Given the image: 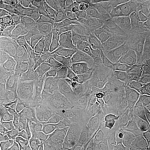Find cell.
<instances>
[{"label": "cell", "instance_id": "obj_1", "mask_svg": "<svg viewBox=\"0 0 150 150\" xmlns=\"http://www.w3.org/2000/svg\"><path fill=\"white\" fill-rule=\"evenodd\" d=\"M37 91L32 81L23 75L0 74V101L10 103L26 116L30 112L33 96Z\"/></svg>", "mask_w": 150, "mask_h": 150}, {"label": "cell", "instance_id": "obj_24", "mask_svg": "<svg viewBox=\"0 0 150 150\" xmlns=\"http://www.w3.org/2000/svg\"><path fill=\"white\" fill-rule=\"evenodd\" d=\"M74 45L98 46L108 48L111 45V42L109 38L102 35L91 32L83 30H81L78 37L73 42Z\"/></svg>", "mask_w": 150, "mask_h": 150}, {"label": "cell", "instance_id": "obj_18", "mask_svg": "<svg viewBox=\"0 0 150 150\" xmlns=\"http://www.w3.org/2000/svg\"><path fill=\"white\" fill-rule=\"evenodd\" d=\"M147 49L139 51H118L108 47L113 61L120 67L142 61L147 53Z\"/></svg>", "mask_w": 150, "mask_h": 150}, {"label": "cell", "instance_id": "obj_44", "mask_svg": "<svg viewBox=\"0 0 150 150\" xmlns=\"http://www.w3.org/2000/svg\"><path fill=\"white\" fill-rule=\"evenodd\" d=\"M139 136L150 147V126H145L142 132Z\"/></svg>", "mask_w": 150, "mask_h": 150}, {"label": "cell", "instance_id": "obj_7", "mask_svg": "<svg viewBox=\"0 0 150 150\" xmlns=\"http://www.w3.org/2000/svg\"><path fill=\"white\" fill-rule=\"evenodd\" d=\"M41 33L42 47L56 61L58 62L72 52L74 44L64 36L55 32Z\"/></svg>", "mask_w": 150, "mask_h": 150}, {"label": "cell", "instance_id": "obj_51", "mask_svg": "<svg viewBox=\"0 0 150 150\" xmlns=\"http://www.w3.org/2000/svg\"></svg>", "mask_w": 150, "mask_h": 150}, {"label": "cell", "instance_id": "obj_21", "mask_svg": "<svg viewBox=\"0 0 150 150\" xmlns=\"http://www.w3.org/2000/svg\"><path fill=\"white\" fill-rule=\"evenodd\" d=\"M56 106L59 116H62L67 120L70 126L80 115L82 109L71 106L67 98L57 91L56 96Z\"/></svg>", "mask_w": 150, "mask_h": 150}, {"label": "cell", "instance_id": "obj_39", "mask_svg": "<svg viewBox=\"0 0 150 150\" xmlns=\"http://www.w3.org/2000/svg\"><path fill=\"white\" fill-rule=\"evenodd\" d=\"M118 6L121 15L123 18L131 20V6L132 0H115Z\"/></svg>", "mask_w": 150, "mask_h": 150}, {"label": "cell", "instance_id": "obj_33", "mask_svg": "<svg viewBox=\"0 0 150 150\" xmlns=\"http://www.w3.org/2000/svg\"><path fill=\"white\" fill-rule=\"evenodd\" d=\"M63 0H42L39 5L43 11L51 15H59L63 8Z\"/></svg>", "mask_w": 150, "mask_h": 150}, {"label": "cell", "instance_id": "obj_9", "mask_svg": "<svg viewBox=\"0 0 150 150\" xmlns=\"http://www.w3.org/2000/svg\"><path fill=\"white\" fill-rule=\"evenodd\" d=\"M103 106L104 108L111 107L131 115H136L144 112L150 106V100L126 96L119 92L117 95Z\"/></svg>", "mask_w": 150, "mask_h": 150}, {"label": "cell", "instance_id": "obj_27", "mask_svg": "<svg viewBox=\"0 0 150 150\" xmlns=\"http://www.w3.org/2000/svg\"><path fill=\"white\" fill-rule=\"evenodd\" d=\"M32 81L38 91L47 92L50 95L56 105V96L59 90L56 88L51 80L49 71L40 72L33 77Z\"/></svg>", "mask_w": 150, "mask_h": 150}, {"label": "cell", "instance_id": "obj_50", "mask_svg": "<svg viewBox=\"0 0 150 150\" xmlns=\"http://www.w3.org/2000/svg\"></svg>", "mask_w": 150, "mask_h": 150}, {"label": "cell", "instance_id": "obj_45", "mask_svg": "<svg viewBox=\"0 0 150 150\" xmlns=\"http://www.w3.org/2000/svg\"><path fill=\"white\" fill-rule=\"evenodd\" d=\"M142 121L144 127L150 126V106L143 113Z\"/></svg>", "mask_w": 150, "mask_h": 150}, {"label": "cell", "instance_id": "obj_8", "mask_svg": "<svg viewBox=\"0 0 150 150\" xmlns=\"http://www.w3.org/2000/svg\"><path fill=\"white\" fill-rule=\"evenodd\" d=\"M0 38L1 67L16 54L29 50L23 40L22 29L0 35Z\"/></svg>", "mask_w": 150, "mask_h": 150}, {"label": "cell", "instance_id": "obj_6", "mask_svg": "<svg viewBox=\"0 0 150 150\" xmlns=\"http://www.w3.org/2000/svg\"><path fill=\"white\" fill-rule=\"evenodd\" d=\"M57 62L43 47L36 48L32 51L24 64L23 76L32 80L40 72L52 70Z\"/></svg>", "mask_w": 150, "mask_h": 150}, {"label": "cell", "instance_id": "obj_38", "mask_svg": "<svg viewBox=\"0 0 150 150\" xmlns=\"http://www.w3.org/2000/svg\"><path fill=\"white\" fill-rule=\"evenodd\" d=\"M20 29L22 28L16 22L7 18L0 17V35H5Z\"/></svg>", "mask_w": 150, "mask_h": 150}, {"label": "cell", "instance_id": "obj_12", "mask_svg": "<svg viewBox=\"0 0 150 150\" xmlns=\"http://www.w3.org/2000/svg\"><path fill=\"white\" fill-rule=\"evenodd\" d=\"M57 129L56 123H44L33 125L30 139V148L33 150H42L56 139Z\"/></svg>", "mask_w": 150, "mask_h": 150}, {"label": "cell", "instance_id": "obj_32", "mask_svg": "<svg viewBox=\"0 0 150 150\" xmlns=\"http://www.w3.org/2000/svg\"><path fill=\"white\" fill-rule=\"evenodd\" d=\"M30 147V142L17 143L9 139L6 134L0 132V150H23Z\"/></svg>", "mask_w": 150, "mask_h": 150}, {"label": "cell", "instance_id": "obj_42", "mask_svg": "<svg viewBox=\"0 0 150 150\" xmlns=\"http://www.w3.org/2000/svg\"><path fill=\"white\" fill-rule=\"evenodd\" d=\"M147 5L146 0H132L131 6V16L144 9Z\"/></svg>", "mask_w": 150, "mask_h": 150}, {"label": "cell", "instance_id": "obj_31", "mask_svg": "<svg viewBox=\"0 0 150 150\" xmlns=\"http://www.w3.org/2000/svg\"><path fill=\"white\" fill-rule=\"evenodd\" d=\"M136 137L134 134L126 131L114 141L113 150H134Z\"/></svg>", "mask_w": 150, "mask_h": 150}, {"label": "cell", "instance_id": "obj_28", "mask_svg": "<svg viewBox=\"0 0 150 150\" xmlns=\"http://www.w3.org/2000/svg\"><path fill=\"white\" fill-rule=\"evenodd\" d=\"M20 111L8 102L0 101V130H4L12 123Z\"/></svg>", "mask_w": 150, "mask_h": 150}, {"label": "cell", "instance_id": "obj_17", "mask_svg": "<svg viewBox=\"0 0 150 150\" xmlns=\"http://www.w3.org/2000/svg\"><path fill=\"white\" fill-rule=\"evenodd\" d=\"M86 9L88 18L97 31L103 36L109 38L111 40V31L113 25L112 22L97 11L90 0H86Z\"/></svg>", "mask_w": 150, "mask_h": 150}, {"label": "cell", "instance_id": "obj_2", "mask_svg": "<svg viewBox=\"0 0 150 150\" xmlns=\"http://www.w3.org/2000/svg\"><path fill=\"white\" fill-rule=\"evenodd\" d=\"M118 87L119 92L126 96L150 100V91L146 85L142 61L120 69Z\"/></svg>", "mask_w": 150, "mask_h": 150}, {"label": "cell", "instance_id": "obj_15", "mask_svg": "<svg viewBox=\"0 0 150 150\" xmlns=\"http://www.w3.org/2000/svg\"><path fill=\"white\" fill-rule=\"evenodd\" d=\"M90 124L96 126L100 129L102 134V138L109 139L113 141L117 139L125 132L128 131L103 112L98 114Z\"/></svg>", "mask_w": 150, "mask_h": 150}, {"label": "cell", "instance_id": "obj_20", "mask_svg": "<svg viewBox=\"0 0 150 150\" xmlns=\"http://www.w3.org/2000/svg\"><path fill=\"white\" fill-rule=\"evenodd\" d=\"M0 16L12 20L22 28H31L38 30L36 23L28 12L15 9L7 6L0 8Z\"/></svg>", "mask_w": 150, "mask_h": 150}, {"label": "cell", "instance_id": "obj_40", "mask_svg": "<svg viewBox=\"0 0 150 150\" xmlns=\"http://www.w3.org/2000/svg\"><path fill=\"white\" fill-rule=\"evenodd\" d=\"M42 150H76L70 145L67 139H56L53 143L45 147Z\"/></svg>", "mask_w": 150, "mask_h": 150}, {"label": "cell", "instance_id": "obj_47", "mask_svg": "<svg viewBox=\"0 0 150 150\" xmlns=\"http://www.w3.org/2000/svg\"><path fill=\"white\" fill-rule=\"evenodd\" d=\"M142 62L145 66L150 67V49H147V53L142 61Z\"/></svg>", "mask_w": 150, "mask_h": 150}, {"label": "cell", "instance_id": "obj_22", "mask_svg": "<svg viewBox=\"0 0 150 150\" xmlns=\"http://www.w3.org/2000/svg\"><path fill=\"white\" fill-rule=\"evenodd\" d=\"M87 72L80 67L64 72L61 77L59 91L67 98L72 89L83 77Z\"/></svg>", "mask_w": 150, "mask_h": 150}, {"label": "cell", "instance_id": "obj_3", "mask_svg": "<svg viewBox=\"0 0 150 150\" xmlns=\"http://www.w3.org/2000/svg\"><path fill=\"white\" fill-rule=\"evenodd\" d=\"M33 125L57 123L59 114L52 98L47 92L37 91L33 95L32 106L27 116Z\"/></svg>", "mask_w": 150, "mask_h": 150}, {"label": "cell", "instance_id": "obj_19", "mask_svg": "<svg viewBox=\"0 0 150 150\" xmlns=\"http://www.w3.org/2000/svg\"><path fill=\"white\" fill-rule=\"evenodd\" d=\"M132 23L123 17L113 23L111 35V45H117L125 42L134 37Z\"/></svg>", "mask_w": 150, "mask_h": 150}, {"label": "cell", "instance_id": "obj_37", "mask_svg": "<svg viewBox=\"0 0 150 150\" xmlns=\"http://www.w3.org/2000/svg\"><path fill=\"white\" fill-rule=\"evenodd\" d=\"M131 21L133 23H141L150 26V4H147L144 9L131 16Z\"/></svg>", "mask_w": 150, "mask_h": 150}, {"label": "cell", "instance_id": "obj_23", "mask_svg": "<svg viewBox=\"0 0 150 150\" xmlns=\"http://www.w3.org/2000/svg\"><path fill=\"white\" fill-rule=\"evenodd\" d=\"M106 63V62H105ZM105 63L98 67L95 70L90 72L91 79L90 83V96L88 103L97 104L98 103L100 94L101 91L103 82Z\"/></svg>", "mask_w": 150, "mask_h": 150}, {"label": "cell", "instance_id": "obj_5", "mask_svg": "<svg viewBox=\"0 0 150 150\" xmlns=\"http://www.w3.org/2000/svg\"><path fill=\"white\" fill-rule=\"evenodd\" d=\"M120 70V67L113 61L108 51L103 82L98 100L99 104L104 105L118 95Z\"/></svg>", "mask_w": 150, "mask_h": 150}, {"label": "cell", "instance_id": "obj_25", "mask_svg": "<svg viewBox=\"0 0 150 150\" xmlns=\"http://www.w3.org/2000/svg\"><path fill=\"white\" fill-rule=\"evenodd\" d=\"M32 51L26 50L17 54L8 59L1 67V72L23 75L24 64Z\"/></svg>", "mask_w": 150, "mask_h": 150}, {"label": "cell", "instance_id": "obj_11", "mask_svg": "<svg viewBox=\"0 0 150 150\" xmlns=\"http://www.w3.org/2000/svg\"><path fill=\"white\" fill-rule=\"evenodd\" d=\"M33 124L26 115L18 113L15 121L4 130V132L9 139L17 143L30 142L32 134Z\"/></svg>", "mask_w": 150, "mask_h": 150}, {"label": "cell", "instance_id": "obj_10", "mask_svg": "<svg viewBox=\"0 0 150 150\" xmlns=\"http://www.w3.org/2000/svg\"><path fill=\"white\" fill-rule=\"evenodd\" d=\"M102 112L127 131L134 134L140 135L144 130L142 115L144 112L131 115L111 107L105 108Z\"/></svg>", "mask_w": 150, "mask_h": 150}, {"label": "cell", "instance_id": "obj_48", "mask_svg": "<svg viewBox=\"0 0 150 150\" xmlns=\"http://www.w3.org/2000/svg\"><path fill=\"white\" fill-rule=\"evenodd\" d=\"M147 4H150V0H146Z\"/></svg>", "mask_w": 150, "mask_h": 150}, {"label": "cell", "instance_id": "obj_35", "mask_svg": "<svg viewBox=\"0 0 150 150\" xmlns=\"http://www.w3.org/2000/svg\"><path fill=\"white\" fill-rule=\"evenodd\" d=\"M6 2L8 7L28 12L36 6L33 0H6Z\"/></svg>", "mask_w": 150, "mask_h": 150}, {"label": "cell", "instance_id": "obj_41", "mask_svg": "<svg viewBox=\"0 0 150 150\" xmlns=\"http://www.w3.org/2000/svg\"><path fill=\"white\" fill-rule=\"evenodd\" d=\"M114 141L112 139L102 138L91 146L90 150H113Z\"/></svg>", "mask_w": 150, "mask_h": 150}, {"label": "cell", "instance_id": "obj_29", "mask_svg": "<svg viewBox=\"0 0 150 150\" xmlns=\"http://www.w3.org/2000/svg\"><path fill=\"white\" fill-rule=\"evenodd\" d=\"M23 40L28 46L29 50L33 51L42 47V39L40 31L31 28L22 29Z\"/></svg>", "mask_w": 150, "mask_h": 150}, {"label": "cell", "instance_id": "obj_36", "mask_svg": "<svg viewBox=\"0 0 150 150\" xmlns=\"http://www.w3.org/2000/svg\"><path fill=\"white\" fill-rule=\"evenodd\" d=\"M134 37L145 41H150V27L141 23L132 25Z\"/></svg>", "mask_w": 150, "mask_h": 150}, {"label": "cell", "instance_id": "obj_49", "mask_svg": "<svg viewBox=\"0 0 150 150\" xmlns=\"http://www.w3.org/2000/svg\"><path fill=\"white\" fill-rule=\"evenodd\" d=\"M32 150V149H31V148H30V147H28V148H27V149H25V150Z\"/></svg>", "mask_w": 150, "mask_h": 150}, {"label": "cell", "instance_id": "obj_4", "mask_svg": "<svg viewBox=\"0 0 150 150\" xmlns=\"http://www.w3.org/2000/svg\"><path fill=\"white\" fill-rule=\"evenodd\" d=\"M108 48L98 46L74 45L73 54L79 66L91 72L105 63Z\"/></svg>", "mask_w": 150, "mask_h": 150}, {"label": "cell", "instance_id": "obj_34", "mask_svg": "<svg viewBox=\"0 0 150 150\" xmlns=\"http://www.w3.org/2000/svg\"><path fill=\"white\" fill-rule=\"evenodd\" d=\"M66 11L77 16L86 10V0H67L63 4Z\"/></svg>", "mask_w": 150, "mask_h": 150}, {"label": "cell", "instance_id": "obj_43", "mask_svg": "<svg viewBox=\"0 0 150 150\" xmlns=\"http://www.w3.org/2000/svg\"><path fill=\"white\" fill-rule=\"evenodd\" d=\"M136 137V146L134 150H150V147L142 138L139 135L135 134Z\"/></svg>", "mask_w": 150, "mask_h": 150}, {"label": "cell", "instance_id": "obj_13", "mask_svg": "<svg viewBox=\"0 0 150 150\" xmlns=\"http://www.w3.org/2000/svg\"><path fill=\"white\" fill-rule=\"evenodd\" d=\"M102 138L100 129L96 126L89 124L81 129L69 142L76 150H88L91 146Z\"/></svg>", "mask_w": 150, "mask_h": 150}, {"label": "cell", "instance_id": "obj_30", "mask_svg": "<svg viewBox=\"0 0 150 150\" xmlns=\"http://www.w3.org/2000/svg\"><path fill=\"white\" fill-rule=\"evenodd\" d=\"M108 47L118 51H139L143 49H150V41H142L133 37L121 44L110 45Z\"/></svg>", "mask_w": 150, "mask_h": 150}, {"label": "cell", "instance_id": "obj_16", "mask_svg": "<svg viewBox=\"0 0 150 150\" xmlns=\"http://www.w3.org/2000/svg\"><path fill=\"white\" fill-rule=\"evenodd\" d=\"M103 105L99 103L90 104L87 107L83 109L79 117L77 118L70 126L68 134V141L71 139L76 133L86 125L91 123L97 116L102 112Z\"/></svg>", "mask_w": 150, "mask_h": 150}, {"label": "cell", "instance_id": "obj_26", "mask_svg": "<svg viewBox=\"0 0 150 150\" xmlns=\"http://www.w3.org/2000/svg\"><path fill=\"white\" fill-rule=\"evenodd\" d=\"M90 1L97 11L113 23L117 21L122 17L115 0H90Z\"/></svg>", "mask_w": 150, "mask_h": 150}, {"label": "cell", "instance_id": "obj_46", "mask_svg": "<svg viewBox=\"0 0 150 150\" xmlns=\"http://www.w3.org/2000/svg\"><path fill=\"white\" fill-rule=\"evenodd\" d=\"M144 78L146 87L150 91V67L144 66Z\"/></svg>", "mask_w": 150, "mask_h": 150}, {"label": "cell", "instance_id": "obj_14", "mask_svg": "<svg viewBox=\"0 0 150 150\" xmlns=\"http://www.w3.org/2000/svg\"><path fill=\"white\" fill-rule=\"evenodd\" d=\"M90 72H86L70 92L67 99L72 106L84 109L89 105L88 100L90 96Z\"/></svg>", "mask_w": 150, "mask_h": 150}]
</instances>
